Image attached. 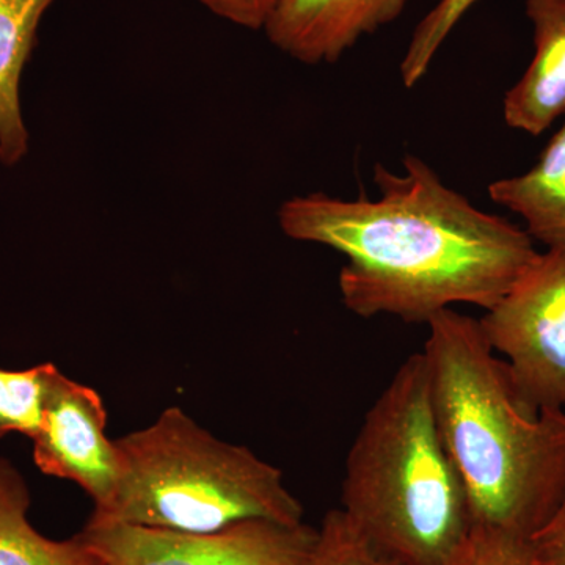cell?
Returning <instances> with one entry per match:
<instances>
[{
  "label": "cell",
  "instance_id": "cell-18",
  "mask_svg": "<svg viewBox=\"0 0 565 565\" xmlns=\"http://www.w3.org/2000/svg\"><path fill=\"white\" fill-rule=\"evenodd\" d=\"M530 545L534 565H565V494Z\"/></svg>",
  "mask_w": 565,
  "mask_h": 565
},
{
  "label": "cell",
  "instance_id": "cell-9",
  "mask_svg": "<svg viewBox=\"0 0 565 565\" xmlns=\"http://www.w3.org/2000/svg\"><path fill=\"white\" fill-rule=\"evenodd\" d=\"M534 57L504 95L505 125L537 137L565 114V0H526Z\"/></svg>",
  "mask_w": 565,
  "mask_h": 565
},
{
  "label": "cell",
  "instance_id": "cell-3",
  "mask_svg": "<svg viewBox=\"0 0 565 565\" xmlns=\"http://www.w3.org/2000/svg\"><path fill=\"white\" fill-rule=\"evenodd\" d=\"M341 501L367 541L408 565H446L470 534V500L438 427L422 352L401 363L364 415Z\"/></svg>",
  "mask_w": 565,
  "mask_h": 565
},
{
  "label": "cell",
  "instance_id": "cell-17",
  "mask_svg": "<svg viewBox=\"0 0 565 565\" xmlns=\"http://www.w3.org/2000/svg\"><path fill=\"white\" fill-rule=\"evenodd\" d=\"M207 10L252 31L266 28L280 0H199Z\"/></svg>",
  "mask_w": 565,
  "mask_h": 565
},
{
  "label": "cell",
  "instance_id": "cell-5",
  "mask_svg": "<svg viewBox=\"0 0 565 565\" xmlns=\"http://www.w3.org/2000/svg\"><path fill=\"white\" fill-rule=\"evenodd\" d=\"M478 322L523 399L537 411H565L564 253L539 252Z\"/></svg>",
  "mask_w": 565,
  "mask_h": 565
},
{
  "label": "cell",
  "instance_id": "cell-13",
  "mask_svg": "<svg viewBox=\"0 0 565 565\" xmlns=\"http://www.w3.org/2000/svg\"><path fill=\"white\" fill-rule=\"evenodd\" d=\"M57 371L52 363L25 371L0 367V438L11 433L29 438L39 434L52 379Z\"/></svg>",
  "mask_w": 565,
  "mask_h": 565
},
{
  "label": "cell",
  "instance_id": "cell-6",
  "mask_svg": "<svg viewBox=\"0 0 565 565\" xmlns=\"http://www.w3.org/2000/svg\"><path fill=\"white\" fill-rule=\"evenodd\" d=\"M79 534L106 565H310L319 527L248 520L193 534L92 515Z\"/></svg>",
  "mask_w": 565,
  "mask_h": 565
},
{
  "label": "cell",
  "instance_id": "cell-12",
  "mask_svg": "<svg viewBox=\"0 0 565 565\" xmlns=\"http://www.w3.org/2000/svg\"><path fill=\"white\" fill-rule=\"evenodd\" d=\"M31 493L20 471L0 459V565H106L81 534L54 541L29 522Z\"/></svg>",
  "mask_w": 565,
  "mask_h": 565
},
{
  "label": "cell",
  "instance_id": "cell-4",
  "mask_svg": "<svg viewBox=\"0 0 565 565\" xmlns=\"http://www.w3.org/2000/svg\"><path fill=\"white\" fill-rule=\"evenodd\" d=\"M117 490L92 515L131 525L217 533L248 520L299 525L305 509L274 465L218 440L180 407L115 440Z\"/></svg>",
  "mask_w": 565,
  "mask_h": 565
},
{
  "label": "cell",
  "instance_id": "cell-1",
  "mask_svg": "<svg viewBox=\"0 0 565 565\" xmlns=\"http://www.w3.org/2000/svg\"><path fill=\"white\" fill-rule=\"evenodd\" d=\"M373 180L377 199L311 193L278 211L286 236L345 256L341 299L360 318L427 323L452 305L489 310L537 258L525 228L479 210L416 156L401 172L375 163Z\"/></svg>",
  "mask_w": 565,
  "mask_h": 565
},
{
  "label": "cell",
  "instance_id": "cell-7",
  "mask_svg": "<svg viewBox=\"0 0 565 565\" xmlns=\"http://www.w3.org/2000/svg\"><path fill=\"white\" fill-rule=\"evenodd\" d=\"M106 426L99 393L57 371L39 434L32 438L33 460L44 475L76 482L95 509L109 504L120 479V457Z\"/></svg>",
  "mask_w": 565,
  "mask_h": 565
},
{
  "label": "cell",
  "instance_id": "cell-11",
  "mask_svg": "<svg viewBox=\"0 0 565 565\" xmlns=\"http://www.w3.org/2000/svg\"><path fill=\"white\" fill-rule=\"evenodd\" d=\"M54 0H0V162L14 166L28 152L20 82L35 47L44 11Z\"/></svg>",
  "mask_w": 565,
  "mask_h": 565
},
{
  "label": "cell",
  "instance_id": "cell-16",
  "mask_svg": "<svg viewBox=\"0 0 565 565\" xmlns=\"http://www.w3.org/2000/svg\"><path fill=\"white\" fill-rule=\"evenodd\" d=\"M446 565H534L530 541L475 525Z\"/></svg>",
  "mask_w": 565,
  "mask_h": 565
},
{
  "label": "cell",
  "instance_id": "cell-14",
  "mask_svg": "<svg viewBox=\"0 0 565 565\" xmlns=\"http://www.w3.org/2000/svg\"><path fill=\"white\" fill-rule=\"evenodd\" d=\"M478 2L479 0H440L423 18L401 62V79L405 87H415L426 76L435 54L444 46L449 33Z\"/></svg>",
  "mask_w": 565,
  "mask_h": 565
},
{
  "label": "cell",
  "instance_id": "cell-10",
  "mask_svg": "<svg viewBox=\"0 0 565 565\" xmlns=\"http://www.w3.org/2000/svg\"><path fill=\"white\" fill-rule=\"evenodd\" d=\"M487 192L525 222L533 241L565 255V122L527 172L494 181Z\"/></svg>",
  "mask_w": 565,
  "mask_h": 565
},
{
  "label": "cell",
  "instance_id": "cell-8",
  "mask_svg": "<svg viewBox=\"0 0 565 565\" xmlns=\"http://www.w3.org/2000/svg\"><path fill=\"white\" fill-rule=\"evenodd\" d=\"M407 0H280L266 31L275 47L296 61L334 63L403 14Z\"/></svg>",
  "mask_w": 565,
  "mask_h": 565
},
{
  "label": "cell",
  "instance_id": "cell-2",
  "mask_svg": "<svg viewBox=\"0 0 565 565\" xmlns=\"http://www.w3.org/2000/svg\"><path fill=\"white\" fill-rule=\"evenodd\" d=\"M426 326L422 353L435 416L473 526L530 541L565 494V411L523 399L478 319L449 308Z\"/></svg>",
  "mask_w": 565,
  "mask_h": 565
},
{
  "label": "cell",
  "instance_id": "cell-15",
  "mask_svg": "<svg viewBox=\"0 0 565 565\" xmlns=\"http://www.w3.org/2000/svg\"><path fill=\"white\" fill-rule=\"evenodd\" d=\"M310 565H408L386 555L353 525L341 509L327 512Z\"/></svg>",
  "mask_w": 565,
  "mask_h": 565
}]
</instances>
